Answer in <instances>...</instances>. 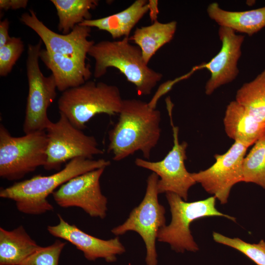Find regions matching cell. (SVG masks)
I'll return each instance as SVG.
<instances>
[{"mask_svg":"<svg viewBox=\"0 0 265 265\" xmlns=\"http://www.w3.org/2000/svg\"><path fill=\"white\" fill-rule=\"evenodd\" d=\"M119 117L108 133L107 152L120 161L137 151L149 159L161 134L160 112L135 99H123Z\"/></svg>","mask_w":265,"mask_h":265,"instance_id":"6da1fadb","label":"cell"},{"mask_svg":"<svg viewBox=\"0 0 265 265\" xmlns=\"http://www.w3.org/2000/svg\"><path fill=\"white\" fill-rule=\"evenodd\" d=\"M171 122L173 136L172 149L161 160L150 161L136 158L135 164L138 167L151 170L159 176L158 190L159 194L175 193L186 201L189 188L196 182L192 177V173L187 171L185 164L187 159L186 149L188 144L185 141L179 142V128L173 125L172 121Z\"/></svg>","mask_w":265,"mask_h":265,"instance_id":"30bf717a","label":"cell"},{"mask_svg":"<svg viewBox=\"0 0 265 265\" xmlns=\"http://www.w3.org/2000/svg\"><path fill=\"white\" fill-rule=\"evenodd\" d=\"M214 240L232 247L241 252L257 265H265V241L261 240L258 243H250L241 239L230 238L214 232Z\"/></svg>","mask_w":265,"mask_h":265,"instance_id":"d4e9b609","label":"cell"},{"mask_svg":"<svg viewBox=\"0 0 265 265\" xmlns=\"http://www.w3.org/2000/svg\"><path fill=\"white\" fill-rule=\"evenodd\" d=\"M235 101L255 119L265 123V69L238 89Z\"/></svg>","mask_w":265,"mask_h":265,"instance_id":"603a6c76","label":"cell"},{"mask_svg":"<svg viewBox=\"0 0 265 265\" xmlns=\"http://www.w3.org/2000/svg\"><path fill=\"white\" fill-rule=\"evenodd\" d=\"M24 44L20 37H11L9 41L0 48V76H7L20 57Z\"/></svg>","mask_w":265,"mask_h":265,"instance_id":"484cf974","label":"cell"},{"mask_svg":"<svg viewBox=\"0 0 265 265\" xmlns=\"http://www.w3.org/2000/svg\"><path fill=\"white\" fill-rule=\"evenodd\" d=\"M88 55L95 60L93 76L98 79L112 67L123 74L135 87L139 95H148L162 78V75L150 68L137 45L129 37L118 41L103 40L95 43Z\"/></svg>","mask_w":265,"mask_h":265,"instance_id":"3957f363","label":"cell"},{"mask_svg":"<svg viewBox=\"0 0 265 265\" xmlns=\"http://www.w3.org/2000/svg\"><path fill=\"white\" fill-rule=\"evenodd\" d=\"M56 122H51L46 129L48 138L47 170L59 171L62 164L77 158L93 159L104 151L96 138L76 128L62 113Z\"/></svg>","mask_w":265,"mask_h":265,"instance_id":"9c48e42d","label":"cell"},{"mask_svg":"<svg viewBox=\"0 0 265 265\" xmlns=\"http://www.w3.org/2000/svg\"><path fill=\"white\" fill-rule=\"evenodd\" d=\"M66 243L56 239L47 246H41L22 265H59L61 253Z\"/></svg>","mask_w":265,"mask_h":265,"instance_id":"4316f807","label":"cell"},{"mask_svg":"<svg viewBox=\"0 0 265 265\" xmlns=\"http://www.w3.org/2000/svg\"><path fill=\"white\" fill-rule=\"evenodd\" d=\"M223 124L230 138L247 147L265 135V123L255 119L235 100L227 106Z\"/></svg>","mask_w":265,"mask_h":265,"instance_id":"e0dca14e","label":"cell"},{"mask_svg":"<svg viewBox=\"0 0 265 265\" xmlns=\"http://www.w3.org/2000/svg\"><path fill=\"white\" fill-rule=\"evenodd\" d=\"M48 138L46 131L13 136L0 125V177L8 181L19 180L45 165Z\"/></svg>","mask_w":265,"mask_h":265,"instance_id":"5b68a950","label":"cell"},{"mask_svg":"<svg viewBox=\"0 0 265 265\" xmlns=\"http://www.w3.org/2000/svg\"><path fill=\"white\" fill-rule=\"evenodd\" d=\"M41 42L28 45L26 69L28 92L23 124L25 134L46 130L51 122L47 110L56 96L53 76L46 77L40 69Z\"/></svg>","mask_w":265,"mask_h":265,"instance_id":"ba28073f","label":"cell"},{"mask_svg":"<svg viewBox=\"0 0 265 265\" xmlns=\"http://www.w3.org/2000/svg\"><path fill=\"white\" fill-rule=\"evenodd\" d=\"M110 163V161L104 159L77 158L52 175H37L1 188L0 197L14 201L17 210L23 213L43 214L53 210L47 198L57 188L74 177L97 169L106 168Z\"/></svg>","mask_w":265,"mask_h":265,"instance_id":"7a4b0ae2","label":"cell"},{"mask_svg":"<svg viewBox=\"0 0 265 265\" xmlns=\"http://www.w3.org/2000/svg\"><path fill=\"white\" fill-rule=\"evenodd\" d=\"M59 223L49 225L48 232L53 236L63 239L81 251L86 259L94 261L100 258L107 263L116 261L117 256L124 253L126 250L118 237L110 239H102L88 234L74 224L65 221L57 214Z\"/></svg>","mask_w":265,"mask_h":265,"instance_id":"9a60e30c","label":"cell"},{"mask_svg":"<svg viewBox=\"0 0 265 265\" xmlns=\"http://www.w3.org/2000/svg\"><path fill=\"white\" fill-rule=\"evenodd\" d=\"M148 7L149 16L152 23L157 21L158 15L159 13L158 8V1L157 0H149Z\"/></svg>","mask_w":265,"mask_h":265,"instance_id":"4dcf8cb0","label":"cell"},{"mask_svg":"<svg viewBox=\"0 0 265 265\" xmlns=\"http://www.w3.org/2000/svg\"><path fill=\"white\" fill-rule=\"evenodd\" d=\"M190 74L188 73L187 75L181 77L174 80L167 81L162 84H161L159 87L156 93L154 95L151 100L148 102V105L150 107L152 108H156V105L159 99L164 94L166 93L169 90L171 89L172 86L177 81L181 80L182 79L187 78L189 76Z\"/></svg>","mask_w":265,"mask_h":265,"instance_id":"83f0119b","label":"cell"},{"mask_svg":"<svg viewBox=\"0 0 265 265\" xmlns=\"http://www.w3.org/2000/svg\"><path fill=\"white\" fill-rule=\"evenodd\" d=\"M9 22L7 19L0 22V48L5 45L10 39L9 35Z\"/></svg>","mask_w":265,"mask_h":265,"instance_id":"f546056e","label":"cell"},{"mask_svg":"<svg viewBox=\"0 0 265 265\" xmlns=\"http://www.w3.org/2000/svg\"><path fill=\"white\" fill-rule=\"evenodd\" d=\"M209 17L220 26L230 28L251 36L265 26V6L243 11L222 9L216 2L208 6Z\"/></svg>","mask_w":265,"mask_h":265,"instance_id":"d6986e66","label":"cell"},{"mask_svg":"<svg viewBox=\"0 0 265 265\" xmlns=\"http://www.w3.org/2000/svg\"><path fill=\"white\" fill-rule=\"evenodd\" d=\"M40 247L23 225L10 231L0 228V265H22Z\"/></svg>","mask_w":265,"mask_h":265,"instance_id":"ffe728a7","label":"cell"},{"mask_svg":"<svg viewBox=\"0 0 265 265\" xmlns=\"http://www.w3.org/2000/svg\"><path fill=\"white\" fill-rule=\"evenodd\" d=\"M123 101L117 86L88 80L62 92L57 105L59 112L76 128L82 130L86 123L97 114H119Z\"/></svg>","mask_w":265,"mask_h":265,"instance_id":"277c9868","label":"cell"},{"mask_svg":"<svg viewBox=\"0 0 265 265\" xmlns=\"http://www.w3.org/2000/svg\"><path fill=\"white\" fill-rule=\"evenodd\" d=\"M40 59L52 71L57 89L63 92L88 81L92 73L86 62L69 56L41 49Z\"/></svg>","mask_w":265,"mask_h":265,"instance_id":"2e32d148","label":"cell"},{"mask_svg":"<svg viewBox=\"0 0 265 265\" xmlns=\"http://www.w3.org/2000/svg\"><path fill=\"white\" fill-rule=\"evenodd\" d=\"M166 197L170 208L171 221L159 230L157 239L169 244L171 249L177 252L199 250L190 230V225L193 221L209 216H223L236 221L235 217L216 209V198L214 196L191 202L173 193H166Z\"/></svg>","mask_w":265,"mask_h":265,"instance_id":"8992f818","label":"cell"},{"mask_svg":"<svg viewBox=\"0 0 265 265\" xmlns=\"http://www.w3.org/2000/svg\"><path fill=\"white\" fill-rule=\"evenodd\" d=\"M177 25L175 21L162 23L157 20L149 26L137 27L129 40L140 49L144 61L148 65L156 53L172 40Z\"/></svg>","mask_w":265,"mask_h":265,"instance_id":"44dd1931","label":"cell"},{"mask_svg":"<svg viewBox=\"0 0 265 265\" xmlns=\"http://www.w3.org/2000/svg\"><path fill=\"white\" fill-rule=\"evenodd\" d=\"M106 168L90 171L74 177L53 193L60 207H78L91 217L104 219L106 215L107 199L103 194L100 180Z\"/></svg>","mask_w":265,"mask_h":265,"instance_id":"7c38bea8","label":"cell"},{"mask_svg":"<svg viewBox=\"0 0 265 265\" xmlns=\"http://www.w3.org/2000/svg\"><path fill=\"white\" fill-rule=\"evenodd\" d=\"M28 1L27 0H0V9L7 11L17 10L26 7Z\"/></svg>","mask_w":265,"mask_h":265,"instance_id":"f1b7e54d","label":"cell"},{"mask_svg":"<svg viewBox=\"0 0 265 265\" xmlns=\"http://www.w3.org/2000/svg\"><path fill=\"white\" fill-rule=\"evenodd\" d=\"M58 17V30L69 33L74 27L85 20L91 19L90 10L98 5L96 0H51Z\"/></svg>","mask_w":265,"mask_h":265,"instance_id":"7402d4cb","label":"cell"},{"mask_svg":"<svg viewBox=\"0 0 265 265\" xmlns=\"http://www.w3.org/2000/svg\"><path fill=\"white\" fill-rule=\"evenodd\" d=\"M248 148L235 142L224 154L214 155L215 162L211 167L192 173L193 179L220 204H226L232 187L243 182L242 163Z\"/></svg>","mask_w":265,"mask_h":265,"instance_id":"8fae6325","label":"cell"},{"mask_svg":"<svg viewBox=\"0 0 265 265\" xmlns=\"http://www.w3.org/2000/svg\"><path fill=\"white\" fill-rule=\"evenodd\" d=\"M148 11V0H136L120 12L98 19L85 20L79 25L106 31L114 39L129 37L132 30Z\"/></svg>","mask_w":265,"mask_h":265,"instance_id":"ac0fdd59","label":"cell"},{"mask_svg":"<svg viewBox=\"0 0 265 265\" xmlns=\"http://www.w3.org/2000/svg\"><path fill=\"white\" fill-rule=\"evenodd\" d=\"M20 21L33 30L40 38L48 51L64 55L70 57L86 61L91 47L95 43L89 40L91 27L76 26L67 34L56 33L45 26L37 17L35 12L30 9L22 14Z\"/></svg>","mask_w":265,"mask_h":265,"instance_id":"4fadbf2b","label":"cell"},{"mask_svg":"<svg viewBox=\"0 0 265 265\" xmlns=\"http://www.w3.org/2000/svg\"><path fill=\"white\" fill-rule=\"evenodd\" d=\"M218 35L222 43L220 51L209 62L197 68H205L210 72L211 77L205 85V93L208 95L234 80L239 73L237 64L244 36L223 26L219 27Z\"/></svg>","mask_w":265,"mask_h":265,"instance_id":"5bb4252c","label":"cell"},{"mask_svg":"<svg viewBox=\"0 0 265 265\" xmlns=\"http://www.w3.org/2000/svg\"><path fill=\"white\" fill-rule=\"evenodd\" d=\"M159 179V176L154 172L148 176L142 201L132 211L123 224L111 231L116 236L122 235L131 231L138 233L145 244L147 265H158L156 241L159 230L166 225L165 208L158 200Z\"/></svg>","mask_w":265,"mask_h":265,"instance_id":"52a82bcc","label":"cell"},{"mask_svg":"<svg viewBox=\"0 0 265 265\" xmlns=\"http://www.w3.org/2000/svg\"><path fill=\"white\" fill-rule=\"evenodd\" d=\"M243 182L265 189V135L255 142L242 163Z\"/></svg>","mask_w":265,"mask_h":265,"instance_id":"cb8c5ba5","label":"cell"}]
</instances>
